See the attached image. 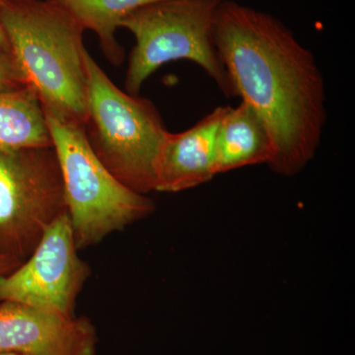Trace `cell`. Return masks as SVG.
<instances>
[{
	"instance_id": "cell-16",
	"label": "cell",
	"mask_w": 355,
	"mask_h": 355,
	"mask_svg": "<svg viewBox=\"0 0 355 355\" xmlns=\"http://www.w3.org/2000/svg\"><path fill=\"white\" fill-rule=\"evenodd\" d=\"M0 355H23V354H0Z\"/></svg>"
},
{
	"instance_id": "cell-12",
	"label": "cell",
	"mask_w": 355,
	"mask_h": 355,
	"mask_svg": "<svg viewBox=\"0 0 355 355\" xmlns=\"http://www.w3.org/2000/svg\"><path fill=\"white\" fill-rule=\"evenodd\" d=\"M67 11L81 26L97 35L105 58L119 67L125 60V51L116 41L120 23L133 11L162 0H48Z\"/></svg>"
},
{
	"instance_id": "cell-3",
	"label": "cell",
	"mask_w": 355,
	"mask_h": 355,
	"mask_svg": "<svg viewBox=\"0 0 355 355\" xmlns=\"http://www.w3.org/2000/svg\"><path fill=\"white\" fill-rule=\"evenodd\" d=\"M87 71V119L84 132L105 167L130 190L155 189V166L168 130L150 100L121 90L91 57Z\"/></svg>"
},
{
	"instance_id": "cell-9",
	"label": "cell",
	"mask_w": 355,
	"mask_h": 355,
	"mask_svg": "<svg viewBox=\"0 0 355 355\" xmlns=\"http://www.w3.org/2000/svg\"><path fill=\"white\" fill-rule=\"evenodd\" d=\"M225 109L217 107L184 132H167L156 161L154 191L179 193L216 176V132Z\"/></svg>"
},
{
	"instance_id": "cell-1",
	"label": "cell",
	"mask_w": 355,
	"mask_h": 355,
	"mask_svg": "<svg viewBox=\"0 0 355 355\" xmlns=\"http://www.w3.org/2000/svg\"><path fill=\"white\" fill-rule=\"evenodd\" d=\"M214 42L233 96L265 121L275 147L270 169L284 176L314 158L326 125V90L312 51L270 14L222 0Z\"/></svg>"
},
{
	"instance_id": "cell-10",
	"label": "cell",
	"mask_w": 355,
	"mask_h": 355,
	"mask_svg": "<svg viewBox=\"0 0 355 355\" xmlns=\"http://www.w3.org/2000/svg\"><path fill=\"white\" fill-rule=\"evenodd\" d=\"M275 154L265 121L247 103L226 107L216 137V174L259 164L270 165Z\"/></svg>"
},
{
	"instance_id": "cell-15",
	"label": "cell",
	"mask_w": 355,
	"mask_h": 355,
	"mask_svg": "<svg viewBox=\"0 0 355 355\" xmlns=\"http://www.w3.org/2000/svg\"><path fill=\"white\" fill-rule=\"evenodd\" d=\"M0 51L9 53L8 43H7L6 36L4 34L3 29H2L1 24H0Z\"/></svg>"
},
{
	"instance_id": "cell-6",
	"label": "cell",
	"mask_w": 355,
	"mask_h": 355,
	"mask_svg": "<svg viewBox=\"0 0 355 355\" xmlns=\"http://www.w3.org/2000/svg\"><path fill=\"white\" fill-rule=\"evenodd\" d=\"M67 214L53 146L0 151V254L24 261Z\"/></svg>"
},
{
	"instance_id": "cell-8",
	"label": "cell",
	"mask_w": 355,
	"mask_h": 355,
	"mask_svg": "<svg viewBox=\"0 0 355 355\" xmlns=\"http://www.w3.org/2000/svg\"><path fill=\"white\" fill-rule=\"evenodd\" d=\"M97 343L87 318L0 302V354L95 355Z\"/></svg>"
},
{
	"instance_id": "cell-7",
	"label": "cell",
	"mask_w": 355,
	"mask_h": 355,
	"mask_svg": "<svg viewBox=\"0 0 355 355\" xmlns=\"http://www.w3.org/2000/svg\"><path fill=\"white\" fill-rule=\"evenodd\" d=\"M78 251L64 214L46 229L32 253L0 279V302L76 316L77 297L90 277V268Z\"/></svg>"
},
{
	"instance_id": "cell-5",
	"label": "cell",
	"mask_w": 355,
	"mask_h": 355,
	"mask_svg": "<svg viewBox=\"0 0 355 355\" xmlns=\"http://www.w3.org/2000/svg\"><path fill=\"white\" fill-rule=\"evenodd\" d=\"M221 2L162 0L123 18L120 27L135 38L125 76L127 92L139 95L144 83L159 67L188 60L200 65L226 95H232L214 42V23Z\"/></svg>"
},
{
	"instance_id": "cell-14",
	"label": "cell",
	"mask_w": 355,
	"mask_h": 355,
	"mask_svg": "<svg viewBox=\"0 0 355 355\" xmlns=\"http://www.w3.org/2000/svg\"><path fill=\"white\" fill-rule=\"evenodd\" d=\"M21 263L22 261L18 260V259L0 254V279L12 272L14 268H17Z\"/></svg>"
},
{
	"instance_id": "cell-11",
	"label": "cell",
	"mask_w": 355,
	"mask_h": 355,
	"mask_svg": "<svg viewBox=\"0 0 355 355\" xmlns=\"http://www.w3.org/2000/svg\"><path fill=\"white\" fill-rule=\"evenodd\" d=\"M53 146L38 96L26 85L0 88V151Z\"/></svg>"
},
{
	"instance_id": "cell-4",
	"label": "cell",
	"mask_w": 355,
	"mask_h": 355,
	"mask_svg": "<svg viewBox=\"0 0 355 355\" xmlns=\"http://www.w3.org/2000/svg\"><path fill=\"white\" fill-rule=\"evenodd\" d=\"M44 113L78 250L99 244L153 214V200L121 183L95 155L84 128Z\"/></svg>"
},
{
	"instance_id": "cell-13",
	"label": "cell",
	"mask_w": 355,
	"mask_h": 355,
	"mask_svg": "<svg viewBox=\"0 0 355 355\" xmlns=\"http://www.w3.org/2000/svg\"><path fill=\"white\" fill-rule=\"evenodd\" d=\"M24 85L9 53L0 51V88Z\"/></svg>"
},
{
	"instance_id": "cell-2",
	"label": "cell",
	"mask_w": 355,
	"mask_h": 355,
	"mask_svg": "<svg viewBox=\"0 0 355 355\" xmlns=\"http://www.w3.org/2000/svg\"><path fill=\"white\" fill-rule=\"evenodd\" d=\"M0 24L23 83L44 111L85 127L88 51L83 26L48 0H0Z\"/></svg>"
}]
</instances>
